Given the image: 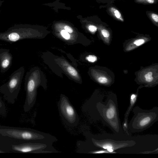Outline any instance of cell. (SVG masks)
<instances>
[{"mask_svg": "<svg viewBox=\"0 0 158 158\" xmlns=\"http://www.w3.org/2000/svg\"><path fill=\"white\" fill-rule=\"evenodd\" d=\"M68 72L70 75L75 77L78 78V73L73 68L69 66L67 69Z\"/></svg>", "mask_w": 158, "mask_h": 158, "instance_id": "7", "label": "cell"}, {"mask_svg": "<svg viewBox=\"0 0 158 158\" xmlns=\"http://www.w3.org/2000/svg\"><path fill=\"white\" fill-rule=\"evenodd\" d=\"M13 56L10 50L0 48V71L4 73L10 69L13 62Z\"/></svg>", "mask_w": 158, "mask_h": 158, "instance_id": "5", "label": "cell"}, {"mask_svg": "<svg viewBox=\"0 0 158 158\" xmlns=\"http://www.w3.org/2000/svg\"><path fill=\"white\" fill-rule=\"evenodd\" d=\"M144 119L142 120L139 123V124L142 126H144L147 125L149 123L150 119L149 117L144 118Z\"/></svg>", "mask_w": 158, "mask_h": 158, "instance_id": "11", "label": "cell"}, {"mask_svg": "<svg viewBox=\"0 0 158 158\" xmlns=\"http://www.w3.org/2000/svg\"><path fill=\"white\" fill-rule=\"evenodd\" d=\"M25 68L21 67L14 71L8 81L0 87V92L4 99L12 104H14L20 92Z\"/></svg>", "mask_w": 158, "mask_h": 158, "instance_id": "2", "label": "cell"}, {"mask_svg": "<svg viewBox=\"0 0 158 158\" xmlns=\"http://www.w3.org/2000/svg\"><path fill=\"white\" fill-rule=\"evenodd\" d=\"M53 142L47 141H32L20 144L14 145V150L22 153H58L53 147Z\"/></svg>", "mask_w": 158, "mask_h": 158, "instance_id": "3", "label": "cell"}, {"mask_svg": "<svg viewBox=\"0 0 158 158\" xmlns=\"http://www.w3.org/2000/svg\"><path fill=\"white\" fill-rule=\"evenodd\" d=\"M4 1L3 0H0V13L1 12V7L4 3Z\"/></svg>", "mask_w": 158, "mask_h": 158, "instance_id": "21", "label": "cell"}, {"mask_svg": "<svg viewBox=\"0 0 158 158\" xmlns=\"http://www.w3.org/2000/svg\"><path fill=\"white\" fill-rule=\"evenodd\" d=\"M153 78L152 77L146 78V80L148 82H151L153 81Z\"/></svg>", "mask_w": 158, "mask_h": 158, "instance_id": "20", "label": "cell"}, {"mask_svg": "<svg viewBox=\"0 0 158 158\" xmlns=\"http://www.w3.org/2000/svg\"><path fill=\"white\" fill-rule=\"evenodd\" d=\"M2 153V152L0 151V153Z\"/></svg>", "mask_w": 158, "mask_h": 158, "instance_id": "22", "label": "cell"}, {"mask_svg": "<svg viewBox=\"0 0 158 158\" xmlns=\"http://www.w3.org/2000/svg\"><path fill=\"white\" fill-rule=\"evenodd\" d=\"M58 106L60 117L65 124L70 127L77 126L80 119L68 99L65 96H62L58 102Z\"/></svg>", "mask_w": 158, "mask_h": 158, "instance_id": "4", "label": "cell"}, {"mask_svg": "<svg viewBox=\"0 0 158 158\" xmlns=\"http://www.w3.org/2000/svg\"><path fill=\"white\" fill-rule=\"evenodd\" d=\"M109 11L116 19L121 21H123L124 19L120 12L117 9L111 7L109 9Z\"/></svg>", "mask_w": 158, "mask_h": 158, "instance_id": "6", "label": "cell"}, {"mask_svg": "<svg viewBox=\"0 0 158 158\" xmlns=\"http://www.w3.org/2000/svg\"><path fill=\"white\" fill-rule=\"evenodd\" d=\"M99 82L101 83H105L107 82L108 80L107 78L105 77H100L98 79Z\"/></svg>", "mask_w": 158, "mask_h": 158, "instance_id": "15", "label": "cell"}, {"mask_svg": "<svg viewBox=\"0 0 158 158\" xmlns=\"http://www.w3.org/2000/svg\"><path fill=\"white\" fill-rule=\"evenodd\" d=\"M61 33L63 38L65 39L69 40L70 39V35L65 30H62Z\"/></svg>", "mask_w": 158, "mask_h": 158, "instance_id": "10", "label": "cell"}, {"mask_svg": "<svg viewBox=\"0 0 158 158\" xmlns=\"http://www.w3.org/2000/svg\"><path fill=\"white\" fill-rule=\"evenodd\" d=\"M101 33L103 36L105 38H108L110 36V34H109V32L106 29L102 30Z\"/></svg>", "mask_w": 158, "mask_h": 158, "instance_id": "14", "label": "cell"}, {"mask_svg": "<svg viewBox=\"0 0 158 158\" xmlns=\"http://www.w3.org/2000/svg\"><path fill=\"white\" fill-rule=\"evenodd\" d=\"M153 73L151 72H149L144 77L145 78L152 77V76Z\"/></svg>", "mask_w": 158, "mask_h": 158, "instance_id": "19", "label": "cell"}, {"mask_svg": "<svg viewBox=\"0 0 158 158\" xmlns=\"http://www.w3.org/2000/svg\"><path fill=\"white\" fill-rule=\"evenodd\" d=\"M89 29L90 31L92 32H95L97 31V27L94 26H90L89 27Z\"/></svg>", "mask_w": 158, "mask_h": 158, "instance_id": "17", "label": "cell"}, {"mask_svg": "<svg viewBox=\"0 0 158 158\" xmlns=\"http://www.w3.org/2000/svg\"><path fill=\"white\" fill-rule=\"evenodd\" d=\"M145 42V41L143 39H139L136 40L134 43L137 46H139L143 44Z\"/></svg>", "mask_w": 158, "mask_h": 158, "instance_id": "13", "label": "cell"}, {"mask_svg": "<svg viewBox=\"0 0 158 158\" xmlns=\"http://www.w3.org/2000/svg\"><path fill=\"white\" fill-rule=\"evenodd\" d=\"M64 28L65 30L68 33H72L73 32V29L69 26H65Z\"/></svg>", "mask_w": 158, "mask_h": 158, "instance_id": "18", "label": "cell"}, {"mask_svg": "<svg viewBox=\"0 0 158 158\" xmlns=\"http://www.w3.org/2000/svg\"><path fill=\"white\" fill-rule=\"evenodd\" d=\"M87 59L88 61L94 63L97 60V58L94 56L89 55L87 58Z\"/></svg>", "mask_w": 158, "mask_h": 158, "instance_id": "12", "label": "cell"}, {"mask_svg": "<svg viewBox=\"0 0 158 158\" xmlns=\"http://www.w3.org/2000/svg\"><path fill=\"white\" fill-rule=\"evenodd\" d=\"M137 3L152 4L154 3V0H135Z\"/></svg>", "mask_w": 158, "mask_h": 158, "instance_id": "9", "label": "cell"}, {"mask_svg": "<svg viewBox=\"0 0 158 158\" xmlns=\"http://www.w3.org/2000/svg\"><path fill=\"white\" fill-rule=\"evenodd\" d=\"M0 135L21 140L32 141H47L54 143L58 139L49 134L29 129L5 127L0 129Z\"/></svg>", "mask_w": 158, "mask_h": 158, "instance_id": "1", "label": "cell"}, {"mask_svg": "<svg viewBox=\"0 0 158 158\" xmlns=\"http://www.w3.org/2000/svg\"><path fill=\"white\" fill-rule=\"evenodd\" d=\"M152 19V20L154 22L156 23L158 22V16L156 14H151V16Z\"/></svg>", "mask_w": 158, "mask_h": 158, "instance_id": "16", "label": "cell"}, {"mask_svg": "<svg viewBox=\"0 0 158 158\" xmlns=\"http://www.w3.org/2000/svg\"><path fill=\"white\" fill-rule=\"evenodd\" d=\"M6 112V110L4 102L0 98V114L4 115Z\"/></svg>", "mask_w": 158, "mask_h": 158, "instance_id": "8", "label": "cell"}]
</instances>
